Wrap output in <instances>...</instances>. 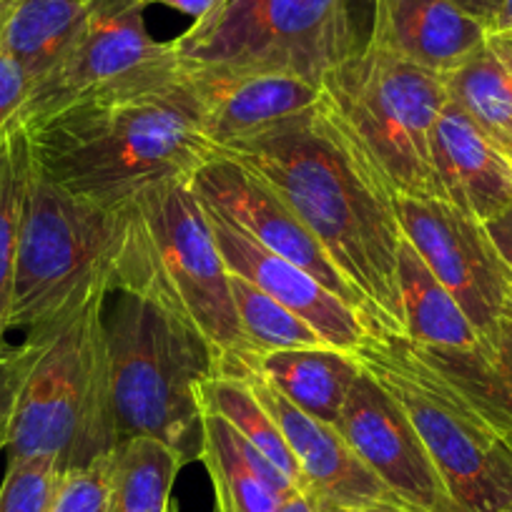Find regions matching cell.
Masks as SVG:
<instances>
[{
  "label": "cell",
  "instance_id": "1f68e13d",
  "mask_svg": "<svg viewBox=\"0 0 512 512\" xmlns=\"http://www.w3.org/2000/svg\"><path fill=\"white\" fill-rule=\"evenodd\" d=\"M31 91V78L0 43V131L16 121Z\"/></svg>",
  "mask_w": 512,
  "mask_h": 512
},
{
  "label": "cell",
  "instance_id": "4316f807",
  "mask_svg": "<svg viewBox=\"0 0 512 512\" xmlns=\"http://www.w3.org/2000/svg\"><path fill=\"white\" fill-rule=\"evenodd\" d=\"M199 402L201 410L219 415L226 425L234 427L251 447L262 452L297 490H302V475L284 442L282 432L274 425L269 412L264 410L262 402L256 400L254 392L231 374H211L209 379L199 384Z\"/></svg>",
  "mask_w": 512,
  "mask_h": 512
},
{
  "label": "cell",
  "instance_id": "7bdbcfd3",
  "mask_svg": "<svg viewBox=\"0 0 512 512\" xmlns=\"http://www.w3.org/2000/svg\"><path fill=\"white\" fill-rule=\"evenodd\" d=\"M505 512H512V507H510V510H505Z\"/></svg>",
  "mask_w": 512,
  "mask_h": 512
},
{
  "label": "cell",
  "instance_id": "30bf717a",
  "mask_svg": "<svg viewBox=\"0 0 512 512\" xmlns=\"http://www.w3.org/2000/svg\"><path fill=\"white\" fill-rule=\"evenodd\" d=\"M144 11L146 0H103L61 61L33 83L16 123L26 126L76 103L179 73L171 41L151 38Z\"/></svg>",
  "mask_w": 512,
  "mask_h": 512
},
{
  "label": "cell",
  "instance_id": "d6986e66",
  "mask_svg": "<svg viewBox=\"0 0 512 512\" xmlns=\"http://www.w3.org/2000/svg\"><path fill=\"white\" fill-rule=\"evenodd\" d=\"M405 342L407 352L460 397L492 432L512 435V322L502 317L477 334L470 347H420Z\"/></svg>",
  "mask_w": 512,
  "mask_h": 512
},
{
  "label": "cell",
  "instance_id": "ac0fdd59",
  "mask_svg": "<svg viewBox=\"0 0 512 512\" xmlns=\"http://www.w3.org/2000/svg\"><path fill=\"white\" fill-rule=\"evenodd\" d=\"M480 21L452 0H372L367 43L447 76L487 43Z\"/></svg>",
  "mask_w": 512,
  "mask_h": 512
},
{
  "label": "cell",
  "instance_id": "e575fe53",
  "mask_svg": "<svg viewBox=\"0 0 512 512\" xmlns=\"http://www.w3.org/2000/svg\"><path fill=\"white\" fill-rule=\"evenodd\" d=\"M219 3L221 0H146V6H166L181 16H189L194 23L209 16Z\"/></svg>",
  "mask_w": 512,
  "mask_h": 512
},
{
  "label": "cell",
  "instance_id": "f35d334b",
  "mask_svg": "<svg viewBox=\"0 0 512 512\" xmlns=\"http://www.w3.org/2000/svg\"><path fill=\"white\" fill-rule=\"evenodd\" d=\"M492 33H512V0H505V6H502L500 18H497Z\"/></svg>",
  "mask_w": 512,
  "mask_h": 512
},
{
  "label": "cell",
  "instance_id": "4dcf8cb0",
  "mask_svg": "<svg viewBox=\"0 0 512 512\" xmlns=\"http://www.w3.org/2000/svg\"><path fill=\"white\" fill-rule=\"evenodd\" d=\"M33 357V342L23 339L18 347H3L0 349V452L8 445V427H11L13 402H16V392L21 387V379L26 374L28 362Z\"/></svg>",
  "mask_w": 512,
  "mask_h": 512
},
{
  "label": "cell",
  "instance_id": "e0dca14e",
  "mask_svg": "<svg viewBox=\"0 0 512 512\" xmlns=\"http://www.w3.org/2000/svg\"><path fill=\"white\" fill-rule=\"evenodd\" d=\"M430 159L437 199L482 224L512 204V164L450 98L432 128Z\"/></svg>",
  "mask_w": 512,
  "mask_h": 512
},
{
  "label": "cell",
  "instance_id": "f546056e",
  "mask_svg": "<svg viewBox=\"0 0 512 512\" xmlns=\"http://www.w3.org/2000/svg\"><path fill=\"white\" fill-rule=\"evenodd\" d=\"M111 455L86 467L61 472L48 512H106Z\"/></svg>",
  "mask_w": 512,
  "mask_h": 512
},
{
  "label": "cell",
  "instance_id": "8d00e7d4",
  "mask_svg": "<svg viewBox=\"0 0 512 512\" xmlns=\"http://www.w3.org/2000/svg\"><path fill=\"white\" fill-rule=\"evenodd\" d=\"M279 512H319V510L314 507V502L309 500V495H304V492L297 490V492H292L289 497H284Z\"/></svg>",
  "mask_w": 512,
  "mask_h": 512
},
{
  "label": "cell",
  "instance_id": "7c38bea8",
  "mask_svg": "<svg viewBox=\"0 0 512 512\" xmlns=\"http://www.w3.org/2000/svg\"><path fill=\"white\" fill-rule=\"evenodd\" d=\"M334 427L392 495L427 512H460L400 402L364 369Z\"/></svg>",
  "mask_w": 512,
  "mask_h": 512
},
{
  "label": "cell",
  "instance_id": "b9f144b4",
  "mask_svg": "<svg viewBox=\"0 0 512 512\" xmlns=\"http://www.w3.org/2000/svg\"><path fill=\"white\" fill-rule=\"evenodd\" d=\"M505 317L512 322V292H510V297H507V304H505Z\"/></svg>",
  "mask_w": 512,
  "mask_h": 512
},
{
  "label": "cell",
  "instance_id": "5b68a950",
  "mask_svg": "<svg viewBox=\"0 0 512 512\" xmlns=\"http://www.w3.org/2000/svg\"><path fill=\"white\" fill-rule=\"evenodd\" d=\"M108 384L118 442L154 437L191 462L201 447L199 384L216 352L184 319L141 294L118 292L106 319Z\"/></svg>",
  "mask_w": 512,
  "mask_h": 512
},
{
  "label": "cell",
  "instance_id": "d590c367",
  "mask_svg": "<svg viewBox=\"0 0 512 512\" xmlns=\"http://www.w3.org/2000/svg\"><path fill=\"white\" fill-rule=\"evenodd\" d=\"M359 512H427V510H420V507L410 505V502H405V500H400L397 495H392V497H387V500L377 502V505L364 507V510H359Z\"/></svg>",
  "mask_w": 512,
  "mask_h": 512
},
{
  "label": "cell",
  "instance_id": "d6a6232c",
  "mask_svg": "<svg viewBox=\"0 0 512 512\" xmlns=\"http://www.w3.org/2000/svg\"><path fill=\"white\" fill-rule=\"evenodd\" d=\"M485 231H487V236H490L492 244H495L497 254L502 256L505 267L510 269V274H512V204L507 206V209L502 211L497 219L487 221Z\"/></svg>",
  "mask_w": 512,
  "mask_h": 512
},
{
  "label": "cell",
  "instance_id": "7402d4cb",
  "mask_svg": "<svg viewBox=\"0 0 512 512\" xmlns=\"http://www.w3.org/2000/svg\"><path fill=\"white\" fill-rule=\"evenodd\" d=\"M103 0H16L0 21V43L23 66L31 86L71 48Z\"/></svg>",
  "mask_w": 512,
  "mask_h": 512
},
{
  "label": "cell",
  "instance_id": "60d3db41",
  "mask_svg": "<svg viewBox=\"0 0 512 512\" xmlns=\"http://www.w3.org/2000/svg\"><path fill=\"white\" fill-rule=\"evenodd\" d=\"M500 440L505 442V447H507V455H510V460H512V435H500Z\"/></svg>",
  "mask_w": 512,
  "mask_h": 512
},
{
  "label": "cell",
  "instance_id": "cb8c5ba5",
  "mask_svg": "<svg viewBox=\"0 0 512 512\" xmlns=\"http://www.w3.org/2000/svg\"><path fill=\"white\" fill-rule=\"evenodd\" d=\"M186 462L154 437L118 442L111 455L106 512H176V475Z\"/></svg>",
  "mask_w": 512,
  "mask_h": 512
},
{
  "label": "cell",
  "instance_id": "f1b7e54d",
  "mask_svg": "<svg viewBox=\"0 0 512 512\" xmlns=\"http://www.w3.org/2000/svg\"><path fill=\"white\" fill-rule=\"evenodd\" d=\"M58 477L61 470L51 457L8 460L0 485V512H48Z\"/></svg>",
  "mask_w": 512,
  "mask_h": 512
},
{
  "label": "cell",
  "instance_id": "ffe728a7",
  "mask_svg": "<svg viewBox=\"0 0 512 512\" xmlns=\"http://www.w3.org/2000/svg\"><path fill=\"white\" fill-rule=\"evenodd\" d=\"M251 369L277 387L292 405L324 425H337L354 382L362 374L357 357L334 347L302 349H234L219 354Z\"/></svg>",
  "mask_w": 512,
  "mask_h": 512
},
{
  "label": "cell",
  "instance_id": "277c9868",
  "mask_svg": "<svg viewBox=\"0 0 512 512\" xmlns=\"http://www.w3.org/2000/svg\"><path fill=\"white\" fill-rule=\"evenodd\" d=\"M116 211L111 292L141 294L161 304L194 327L216 357L244 347L229 269L191 181H166Z\"/></svg>",
  "mask_w": 512,
  "mask_h": 512
},
{
  "label": "cell",
  "instance_id": "ab89813d",
  "mask_svg": "<svg viewBox=\"0 0 512 512\" xmlns=\"http://www.w3.org/2000/svg\"><path fill=\"white\" fill-rule=\"evenodd\" d=\"M13 3H16V0H0V21H3V16H6L8 8H11Z\"/></svg>",
  "mask_w": 512,
  "mask_h": 512
},
{
  "label": "cell",
  "instance_id": "52a82bcc",
  "mask_svg": "<svg viewBox=\"0 0 512 512\" xmlns=\"http://www.w3.org/2000/svg\"><path fill=\"white\" fill-rule=\"evenodd\" d=\"M362 43L352 0H221L171 48L184 71H282L322 86Z\"/></svg>",
  "mask_w": 512,
  "mask_h": 512
},
{
  "label": "cell",
  "instance_id": "836d02e7",
  "mask_svg": "<svg viewBox=\"0 0 512 512\" xmlns=\"http://www.w3.org/2000/svg\"><path fill=\"white\" fill-rule=\"evenodd\" d=\"M452 3H455L457 8H462L467 16L480 21L490 33L492 28H495L497 18H500L502 6H505V0H452Z\"/></svg>",
  "mask_w": 512,
  "mask_h": 512
},
{
  "label": "cell",
  "instance_id": "5bb4252c",
  "mask_svg": "<svg viewBox=\"0 0 512 512\" xmlns=\"http://www.w3.org/2000/svg\"><path fill=\"white\" fill-rule=\"evenodd\" d=\"M189 181L201 204L219 211L231 224L246 231L251 239L259 241L264 249L274 251V254L284 256L297 267H302L319 284H324L329 292L352 304L354 309H359V314L364 317L357 294L349 289V284L344 282L337 267L329 262L327 251L314 239L312 231L249 169H244V166L231 159L216 156L209 164L201 166Z\"/></svg>",
  "mask_w": 512,
  "mask_h": 512
},
{
  "label": "cell",
  "instance_id": "8fae6325",
  "mask_svg": "<svg viewBox=\"0 0 512 512\" xmlns=\"http://www.w3.org/2000/svg\"><path fill=\"white\" fill-rule=\"evenodd\" d=\"M397 224L437 279L445 284L477 334L505 317L512 274L485 224L442 199L395 196Z\"/></svg>",
  "mask_w": 512,
  "mask_h": 512
},
{
  "label": "cell",
  "instance_id": "74e56055",
  "mask_svg": "<svg viewBox=\"0 0 512 512\" xmlns=\"http://www.w3.org/2000/svg\"><path fill=\"white\" fill-rule=\"evenodd\" d=\"M490 43L512 68V33H490Z\"/></svg>",
  "mask_w": 512,
  "mask_h": 512
},
{
  "label": "cell",
  "instance_id": "83f0119b",
  "mask_svg": "<svg viewBox=\"0 0 512 512\" xmlns=\"http://www.w3.org/2000/svg\"><path fill=\"white\" fill-rule=\"evenodd\" d=\"M229 282L246 349L329 347L317 329L244 277L229 272Z\"/></svg>",
  "mask_w": 512,
  "mask_h": 512
},
{
  "label": "cell",
  "instance_id": "44dd1931",
  "mask_svg": "<svg viewBox=\"0 0 512 512\" xmlns=\"http://www.w3.org/2000/svg\"><path fill=\"white\" fill-rule=\"evenodd\" d=\"M196 460L209 472L219 512H279L284 497L297 492L262 452L214 412L201 410Z\"/></svg>",
  "mask_w": 512,
  "mask_h": 512
},
{
  "label": "cell",
  "instance_id": "9c48e42d",
  "mask_svg": "<svg viewBox=\"0 0 512 512\" xmlns=\"http://www.w3.org/2000/svg\"><path fill=\"white\" fill-rule=\"evenodd\" d=\"M354 357L400 402L457 510H510L512 460L505 442L407 352L402 337L372 334Z\"/></svg>",
  "mask_w": 512,
  "mask_h": 512
},
{
  "label": "cell",
  "instance_id": "603a6c76",
  "mask_svg": "<svg viewBox=\"0 0 512 512\" xmlns=\"http://www.w3.org/2000/svg\"><path fill=\"white\" fill-rule=\"evenodd\" d=\"M397 282L407 342L420 347H470L475 342L477 329L405 236L397 256Z\"/></svg>",
  "mask_w": 512,
  "mask_h": 512
},
{
  "label": "cell",
  "instance_id": "7a4b0ae2",
  "mask_svg": "<svg viewBox=\"0 0 512 512\" xmlns=\"http://www.w3.org/2000/svg\"><path fill=\"white\" fill-rule=\"evenodd\" d=\"M23 128L33 166L101 209H118L166 181H189L214 159L184 71L76 103Z\"/></svg>",
  "mask_w": 512,
  "mask_h": 512
},
{
  "label": "cell",
  "instance_id": "d4e9b609",
  "mask_svg": "<svg viewBox=\"0 0 512 512\" xmlns=\"http://www.w3.org/2000/svg\"><path fill=\"white\" fill-rule=\"evenodd\" d=\"M447 98L465 111L487 141L512 164V68L487 43L445 76Z\"/></svg>",
  "mask_w": 512,
  "mask_h": 512
},
{
  "label": "cell",
  "instance_id": "4fadbf2b",
  "mask_svg": "<svg viewBox=\"0 0 512 512\" xmlns=\"http://www.w3.org/2000/svg\"><path fill=\"white\" fill-rule=\"evenodd\" d=\"M214 374L239 377L262 402L297 462L302 492L309 495L319 512H359L392 497V492L354 455L337 427L309 417L251 369L216 359Z\"/></svg>",
  "mask_w": 512,
  "mask_h": 512
},
{
  "label": "cell",
  "instance_id": "6da1fadb",
  "mask_svg": "<svg viewBox=\"0 0 512 512\" xmlns=\"http://www.w3.org/2000/svg\"><path fill=\"white\" fill-rule=\"evenodd\" d=\"M269 186L327 251L374 334L405 337L392 196L374 181L322 108L216 149Z\"/></svg>",
  "mask_w": 512,
  "mask_h": 512
},
{
  "label": "cell",
  "instance_id": "ba28073f",
  "mask_svg": "<svg viewBox=\"0 0 512 512\" xmlns=\"http://www.w3.org/2000/svg\"><path fill=\"white\" fill-rule=\"evenodd\" d=\"M116 244V209L68 194L31 161L8 327L33 332L56 322L98 284L111 289Z\"/></svg>",
  "mask_w": 512,
  "mask_h": 512
},
{
  "label": "cell",
  "instance_id": "2e32d148",
  "mask_svg": "<svg viewBox=\"0 0 512 512\" xmlns=\"http://www.w3.org/2000/svg\"><path fill=\"white\" fill-rule=\"evenodd\" d=\"M184 71V68H181ZM201 103L204 136L216 149L254 139L304 116L322 101V86L282 71H184Z\"/></svg>",
  "mask_w": 512,
  "mask_h": 512
},
{
  "label": "cell",
  "instance_id": "9a60e30c",
  "mask_svg": "<svg viewBox=\"0 0 512 512\" xmlns=\"http://www.w3.org/2000/svg\"><path fill=\"white\" fill-rule=\"evenodd\" d=\"M206 211H209L219 254L231 274H239L246 282L262 289L264 294L292 309L297 317H302L309 327L322 334L329 347L354 354L372 337V327L359 314V309L329 292L302 267L264 249L259 241L251 239L246 231L231 224L219 211L209 209V206Z\"/></svg>",
  "mask_w": 512,
  "mask_h": 512
},
{
  "label": "cell",
  "instance_id": "3957f363",
  "mask_svg": "<svg viewBox=\"0 0 512 512\" xmlns=\"http://www.w3.org/2000/svg\"><path fill=\"white\" fill-rule=\"evenodd\" d=\"M108 294L98 284L56 322L26 332L33 357L13 402L8 460L51 457L66 472L116 450L103 317Z\"/></svg>",
  "mask_w": 512,
  "mask_h": 512
},
{
  "label": "cell",
  "instance_id": "8992f818",
  "mask_svg": "<svg viewBox=\"0 0 512 512\" xmlns=\"http://www.w3.org/2000/svg\"><path fill=\"white\" fill-rule=\"evenodd\" d=\"M445 103V76L367 41L322 81V108L392 199H437L430 136Z\"/></svg>",
  "mask_w": 512,
  "mask_h": 512
},
{
  "label": "cell",
  "instance_id": "484cf974",
  "mask_svg": "<svg viewBox=\"0 0 512 512\" xmlns=\"http://www.w3.org/2000/svg\"><path fill=\"white\" fill-rule=\"evenodd\" d=\"M31 176V149L26 128L13 121L0 131V349L11 332L13 272L21 239L26 189Z\"/></svg>",
  "mask_w": 512,
  "mask_h": 512
}]
</instances>
